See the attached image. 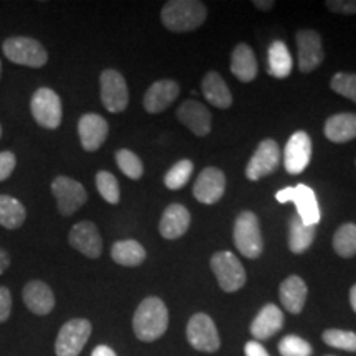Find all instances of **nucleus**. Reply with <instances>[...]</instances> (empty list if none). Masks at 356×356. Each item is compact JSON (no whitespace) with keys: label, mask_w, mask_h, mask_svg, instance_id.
I'll use <instances>...</instances> for the list:
<instances>
[{"label":"nucleus","mask_w":356,"mask_h":356,"mask_svg":"<svg viewBox=\"0 0 356 356\" xmlns=\"http://www.w3.org/2000/svg\"><path fill=\"white\" fill-rule=\"evenodd\" d=\"M8 266H10V256H8V252L6 249L0 248V275H2L6 270L8 269Z\"/></svg>","instance_id":"obj_43"},{"label":"nucleus","mask_w":356,"mask_h":356,"mask_svg":"<svg viewBox=\"0 0 356 356\" xmlns=\"http://www.w3.org/2000/svg\"><path fill=\"white\" fill-rule=\"evenodd\" d=\"M17 165L15 154L10 150H3L0 152V181H6L12 175Z\"/></svg>","instance_id":"obj_38"},{"label":"nucleus","mask_w":356,"mask_h":356,"mask_svg":"<svg viewBox=\"0 0 356 356\" xmlns=\"http://www.w3.org/2000/svg\"><path fill=\"white\" fill-rule=\"evenodd\" d=\"M317 236V226H307L299 216H293L289 225V249L293 254H302L314 243Z\"/></svg>","instance_id":"obj_29"},{"label":"nucleus","mask_w":356,"mask_h":356,"mask_svg":"<svg viewBox=\"0 0 356 356\" xmlns=\"http://www.w3.org/2000/svg\"><path fill=\"white\" fill-rule=\"evenodd\" d=\"M333 249L338 256L353 257L356 254V225L346 222L333 236Z\"/></svg>","instance_id":"obj_31"},{"label":"nucleus","mask_w":356,"mask_h":356,"mask_svg":"<svg viewBox=\"0 0 356 356\" xmlns=\"http://www.w3.org/2000/svg\"><path fill=\"white\" fill-rule=\"evenodd\" d=\"M26 210L19 200L10 195H0V226L6 229H17L24 225Z\"/></svg>","instance_id":"obj_30"},{"label":"nucleus","mask_w":356,"mask_h":356,"mask_svg":"<svg viewBox=\"0 0 356 356\" xmlns=\"http://www.w3.org/2000/svg\"><path fill=\"white\" fill-rule=\"evenodd\" d=\"M12 312V293L7 287H0V323L7 322Z\"/></svg>","instance_id":"obj_39"},{"label":"nucleus","mask_w":356,"mask_h":356,"mask_svg":"<svg viewBox=\"0 0 356 356\" xmlns=\"http://www.w3.org/2000/svg\"><path fill=\"white\" fill-rule=\"evenodd\" d=\"M328 10L337 12V13H345V15H351V13H356V0H328L327 2Z\"/></svg>","instance_id":"obj_40"},{"label":"nucleus","mask_w":356,"mask_h":356,"mask_svg":"<svg viewBox=\"0 0 356 356\" xmlns=\"http://www.w3.org/2000/svg\"><path fill=\"white\" fill-rule=\"evenodd\" d=\"M96 186L102 198L109 204H118L121 200V188H119L118 178L111 172L101 170L96 173Z\"/></svg>","instance_id":"obj_32"},{"label":"nucleus","mask_w":356,"mask_h":356,"mask_svg":"<svg viewBox=\"0 0 356 356\" xmlns=\"http://www.w3.org/2000/svg\"><path fill=\"white\" fill-rule=\"evenodd\" d=\"M211 270L225 292H236L246 284V270L231 251H220L211 257Z\"/></svg>","instance_id":"obj_6"},{"label":"nucleus","mask_w":356,"mask_h":356,"mask_svg":"<svg viewBox=\"0 0 356 356\" xmlns=\"http://www.w3.org/2000/svg\"><path fill=\"white\" fill-rule=\"evenodd\" d=\"M202 91L207 101L215 106V108L228 109L233 104V96H231L228 84L225 83V79L216 71L207 73V76L202 81Z\"/></svg>","instance_id":"obj_25"},{"label":"nucleus","mask_w":356,"mask_h":356,"mask_svg":"<svg viewBox=\"0 0 356 356\" xmlns=\"http://www.w3.org/2000/svg\"><path fill=\"white\" fill-rule=\"evenodd\" d=\"M280 162V149L277 142L273 139H264L257 145L256 152L252 154L246 167V177L251 181L261 180L262 177L269 175L277 170Z\"/></svg>","instance_id":"obj_11"},{"label":"nucleus","mask_w":356,"mask_h":356,"mask_svg":"<svg viewBox=\"0 0 356 356\" xmlns=\"http://www.w3.org/2000/svg\"><path fill=\"white\" fill-rule=\"evenodd\" d=\"M292 71V56L287 44L284 42H274L269 47L267 55V73L274 78H287Z\"/></svg>","instance_id":"obj_27"},{"label":"nucleus","mask_w":356,"mask_h":356,"mask_svg":"<svg viewBox=\"0 0 356 356\" xmlns=\"http://www.w3.org/2000/svg\"><path fill=\"white\" fill-rule=\"evenodd\" d=\"M297 48H299V70L302 73H312L322 65V38L315 30H300L297 33Z\"/></svg>","instance_id":"obj_16"},{"label":"nucleus","mask_w":356,"mask_h":356,"mask_svg":"<svg viewBox=\"0 0 356 356\" xmlns=\"http://www.w3.org/2000/svg\"><path fill=\"white\" fill-rule=\"evenodd\" d=\"M293 203L297 204V211L302 222L307 226H317L320 221V207L314 190L307 185L293 186Z\"/></svg>","instance_id":"obj_24"},{"label":"nucleus","mask_w":356,"mask_h":356,"mask_svg":"<svg viewBox=\"0 0 356 356\" xmlns=\"http://www.w3.org/2000/svg\"><path fill=\"white\" fill-rule=\"evenodd\" d=\"M186 338L195 350L207 351V353L220 350L221 345L216 325L207 314H195L190 318L188 325H186Z\"/></svg>","instance_id":"obj_10"},{"label":"nucleus","mask_w":356,"mask_h":356,"mask_svg":"<svg viewBox=\"0 0 356 356\" xmlns=\"http://www.w3.org/2000/svg\"><path fill=\"white\" fill-rule=\"evenodd\" d=\"M231 73L234 74L239 81L249 83L257 76V61L254 51L246 43L236 44L231 55Z\"/></svg>","instance_id":"obj_23"},{"label":"nucleus","mask_w":356,"mask_h":356,"mask_svg":"<svg viewBox=\"0 0 356 356\" xmlns=\"http://www.w3.org/2000/svg\"><path fill=\"white\" fill-rule=\"evenodd\" d=\"M190 213L184 204L172 203L168 204L163 211L162 220H160L159 229L160 234L165 239H177L188 231L190 226Z\"/></svg>","instance_id":"obj_20"},{"label":"nucleus","mask_w":356,"mask_h":356,"mask_svg":"<svg viewBox=\"0 0 356 356\" xmlns=\"http://www.w3.org/2000/svg\"><path fill=\"white\" fill-rule=\"evenodd\" d=\"M307 293H309V289H307L304 279L299 277V275H291V277H287L282 284H280L279 289L280 302L286 307V310H289L293 315L300 314L302 309H304Z\"/></svg>","instance_id":"obj_22"},{"label":"nucleus","mask_w":356,"mask_h":356,"mask_svg":"<svg viewBox=\"0 0 356 356\" xmlns=\"http://www.w3.org/2000/svg\"><path fill=\"white\" fill-rule=\"evenodd\" d=\"M177 118L195 136L204 137L211 131V113L198 101H185L177 111Z\"/></svg>","instance_id":"obj_17"},{"label":"nucleus","mask_w":356,"mask_h":356,"mask_svg":"<svg viewBox=\"0 0 356 356\" xmlns=\"http://www.w3.org/2000/svg\"><path fill=\"white\" fill-rule=\"evenodd\" d=\"M0 137H2V126H0Z\"/></svg>","instance_id":"obj_48"},{"label":"nucleus","mask_w":356,"mask_h":356,"mask_svg":"<svg viewBox=\"0 0 356 356\" xmlns=\"http://www.w3.org/2000/svg\"><path fill=\"white\" fill-rule=\"evenodd\" d=\"M279 203H289L293 200V186H287V188L279 190L277 195H275Z\"/></svg>","instance_id":"obj_42"},{"label":"nucleus","mask_w":356,"mask_h":356,"mask_svg":"<svg viewBox=\"0 0 356 356\" xmlns=\"http://www.w3.org/2000/svg\"><path fill=\"white\" fill-rule=\"evenodd\" d=\"M99 83L102 106L113 114L122 113L129 104V89L122 74L115 70H104Z\"/></svg>","instance_id":"obj_9"},{"label":"nucleus","mask_w":356,"mask_h":356,"mask_svg":"<svg viewBox=\"0 0 356 356\" xmlns=\"http://www.w3.org/2000/svg\"><path fill=\"white\" fill-rule=\"evenodd\" d=\"M111 256H113L115 264L136 267L145 261L147 252L140 243L134 241V239H124V241L114 243L113 249H111Z\"/></svg>","instance_id":"obj_28"},{"label":"nucleus","mask_w":356,"mask_h":356,"mask_svg":"<svg viewBox=\"0 0 356 356\" xmlns=\"http://www.w3.org/2000/svg\"><path fill=\"white\" fill-rule=\"evenodd\" d=\"M115 162H118V167L121 168L124 175L132 178V180H139L144 175V163H142V160L132 150H118L115 152Z\"/></svg>","instance_id":"obj_33"},{"label":"nucleus","mask_w":356,"mask_h":356,"mask_svg":"<svg viewBox=\"0 0 356 356\" xmlns=\"http://www.w3.org/2000/svg\"><path fill=\"white\" fill-rule=\"evenodd\" d=\"M51 193L56 198V207L60 215L71 216L86 203L88 191L79 181L73 178L60 175L51 181Z\"/></svg>","instance_id":"obj_8"},{"label":"nucleus","mask_w":356,"mask_h":356,"mask_svg":"<svg viewBox=\"0 0 356 356\" xmlns=\"http://www.w3.org/2000/svg\"><path fill=\"white\" fill-rule=\"evenodd\" d=\"M22 299L26 309L32 314L40 315H48L55 309V296L48 284H44L43 280H30L29 284H25L24 291H22Z\"/></svg>","instance_id":"obj_18"},{"label":"nucleus","mask_w":356,"mask_h":356,"mask_svg":"<svg viewBox=\"0 0 356 356\" xmlns=\"http://www.w3.org/2000/svg\"><path fill=\"white\" fill-rule=\"evenodd\" d=\"M226 177L220 168L208 167L200 173L193 186V195L200 203L215 204L225 195Z\"/></svg>","instance_id":"obj_14"},{"label":"nucleus","mask_w":356,"mask_h":356,"mask_svg":"<svg viewBox=\"0 0 356 356\" xmlns=\"http://www.w3.org/2000/svg\"><path fill=\"white\" fill-rule=\"evenodd\" d=\"M180 95V86L173 79H160L147 89L144 96V108L147 113L159 114L167 108H170L172 102Z\"/></svg>","instance_id":"obj_19"},{"label":"nucleus","mask_w":356,"mask_h":356,"mask_svg":"<svg viewBox=\"0 0 356 356\" xmlns=\"http://www.w3.org/2000/svg\"><path fill=\"white\" fill-rule=\"evenodd\" d=\"M68 241L71 248H74L89 259H97L102 252V238L92 221L76 222L70 231Z\"/></svg>","instance_id":"obj_12"},{"label":"nucleus","mask_w":356,"mask_h":356,"mask_svg":"<svg viewBox=\"0 0 356 356\" xmlns=\"http://www.w3.org/2000/svg\"><path fill=\"white\" fill-rule=\"evenodd\" d=\"M30 111L35 122L44 129H58L63 119L60 96L50 88H38L30 101Z\"/></svg>","instance_id":"obj_5"},{"label":"nucleus","mask_w":356,"mask_h":356,"mask_svg":"<svg viewBox=\"0 0 356 356\" xmlns=\"http://www.w3.org/2000/svg\"><path fill=\"white\" fill-rule=\"evenodd\" d=\"M330 88L340 96L356 102V74L355 73H337L332 78Z\"/></svg>","instance_id":"obj_37"},{"label":"nucleus","mask_w":356,"mask_h":356,"mask_svg":"<svg viewBox=\"0 0 356 356\" xmlns=\"http://www.w3.org/2000/svg\"><path fill=\"white\" fill-rule=\"evenodd\" d=\"M191 172H193V162L191 160H180L165 173V186L170 190H180L188 184Z\"/></svg>","instance_id":"obj_34"},{"label":"nucleus","mask_w":356,"mask_h":356,"mask_svg":"<svg viewBox=\"0 0 356 356\" xmlns=\"http://www.w3.org/2000/svg\"><path fill=\"white\" fill-rule=\"evenodd\" d=\"M325 136L335 144H345L356 139V114H335L325 122Z\"/></svg>","instance_id":"obj_26"},{"label":"nucleus","mask_w":356,"mask_h":356,"mask_svg":"<svg viewBox=\"0 0 356 356\" xmlns=\"http://www.w3.org/2000/svg\"><path fill=\"white\" fill-rule=\"evenodd\" d=\"M244 353H246V356H269L264 346L254 340L248 341L246 346H244Z\"/></svg>","instance_id":"obj_41"},{"label":"nucleus","mask_w":356,"mask_h":356,"mask_svg":"<svg viewBox=\"0 0 356 356\" xmlns=\"http://www.w3.org/2000/svg\"><path fill=\"white\" fill-rule=\"evenodd\" d=\"M323 341L333 348L345 350V351H356V333L346 330H325Z\"/></svg>","instance_id":"obj_35"},{"label":"nucleus","mask_w":356,"mask_h":356,"mask_svg":"<svg viewBox=\"0 0 356 356\" xmlns=\"http://www.w3.org/2000/svg\"><path fill=\"white\" fill-rule=\"evenodd\" d=\"M78 134L83 149L86 152H96L108 139L109 124L99 114H84L78 122Z\"/></svg>","instance_id":"obj_15"},{"label":"nucleus","mask_w":356,"mask_h":356,"mask_svg":"<svg viewBox=\"0 0 356 356\" xmlns=\"http://www.w3.org/2000/svg\"><path fill=\"white\" fill-rule=\"evenodd\" d=\"M91 356H118V355H115L114 350L109 348V346L99 345V346H96L95 350H92Z\"/></svg>","instance_id":"obj_44"},{"label":"nucleus","mask_w":356,"mask_h":356,"mask_svg":"<svg viewBox=\"0 0 356 356\" xmlns=\"http://www.w3.org/2000/svg\"><path fill=\"white\" fill-rule=\"evenodd\" d=\"M92 327L86 318H73L66 322L58 333L55 353L56 356H78L91 337Z\"/></svg>","instance_id":"obj_7"},{"label":"nucleus","mask_w":356,"mask_h":356,"mask_svg":"<svg viewBox=\"0 0 356 356\" xmlns=\"http://www.w3.org/2000/svg\"><path fill=\"white\" fill-rule=\"evenodd\" d=\"M284 327V314L280 312L277 305L267 304L261 309L254 322L251 325L252 337L257 340H267L274 337L280 328Z\"/></svg>","instance_id":"obj_21"},{"label":"nucleus","mask_w":356,"mask_h":356,"mask_svg":"<svg viewBox=\"0 0 356 356\" xmlns=\"http://www.w3.org/2000/svg\"><path fill=\"white\" fill-rule=\"evenodd\" d=\"M279 353L282 356H312V346L309 341L297 335H287L280 340Z\"/></svg>","instance_id":"obj_36"},{"label":"nucleus","mask_w":356,"mask_h":356,"mask_svg":"<svg viewBox=\"0 0 356 356\" xmlns=\"http://www.w3.org/2000/svg\"><path fill=\"white\" fill-rule=\"evenodd\" d=\"M312 157V140L309 134L304 131L293 132L286 145L284 152V167L289 173L297 175L302 173L310 163Z\"/></svg>","instance_id":"obj_13"},{"label":"nucleus","mask_w":356,"mask_h":356,"mask_svg":"<svg viewBox=\"0 0 356 356\" xmlns=\"http://www.w3.org/2000/svg\"><path fill=\"white\" fill-rule=\"evenodd\" d=\"M160 19L170 32H191L204 24L207 7L197 0H170L162 8Z\"/></svg>","instance_id":"obj_2"},{"label":"nucleus","mask_w":356,"mask_h":356,"mask_svg":"<svg viewBox=\"0 0 356 356\" xmlns=\"http://www.w3.org/2000/svg\"><path fill=\"white\" fill-rule=\"evenodd\" d=\"M254 7L259 8V10H270V8L274 7V2L273 0H269V2H261V0H256Z\"/></svg>","instance_id":"obj_45"},{"label":"nucleus","mask_w":356,"mask_h":356,"mask_svg":"<svg viewBox=\"0 0 356 356\" xmlns=\"http://www.w3.org/2000/svg\"><path fill=\"white\" fill-rule=\"evenodd\" d=\"M132 328L140 341L159 340L168 328V310L159 297H147L137 307Z\"/></svg>","instance_id":"obj_1"},{"label":"nucleus","mask_w":356,"mask_h":356,"mask_svg":"<svg viewBox=\"0 0 356 356\" xmlns=\"http://www.w3.org/2000/svg\"><path fill=\"white\" fill-rule=\"evenodd\" d=\"M350 304H351V307H353V310L356 312V284L351 287V291H350Z\"/></svg>","instance_id":"obj_46"},{"label":"nucleus","mask_w":356,"mask_h":356,"mask_svg":"<svg viewBox=\"0 0 356 356\" xmlns=\"http://www.w3.org/2000/svg\"><path fill=\"white\" fill-rule=\"evenodd\" d=\"M0 76H2V63H0Z\"/></svg>","instance_id":"obj_47"},{"label":"nucleus","mask_w":356,"mask_h":356,"mask_svg":"<svg viewBox=\"0 0 356 356\" xmlns=\"http://www.w3.org/2000/svg\"><path fill=\"white\" fill-rule=\"evenodd\" d=\"M234 244L238 251L249 259H257L264 251L259 220L252 211H243L234 222Z\"/></svg>","instance_id":"obj_3"},{"label":"nucleus","mask_w":356,"mask_h":356,"mask_svg":"<svg viewBox=\"0 0 356 356\" xmlns=\"http://www.w3.org/2000/svg\"><path fill=\"white\" fill-rule=\"evenodd\" d=\"M3 55L15 65L42 68L47 65L48 53L38 40L30 37H10L2 44Z\"/></svg>","instance_id":"obj_4"}]
</instances>
